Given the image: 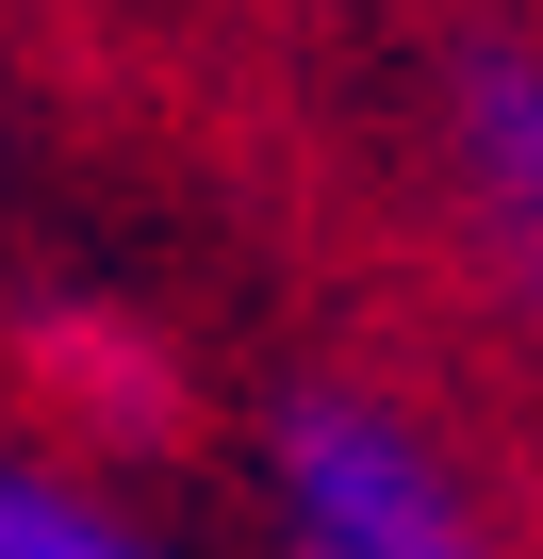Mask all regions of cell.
I'll return each mask as SVG.
<instances>
[{"mask_svg":"<svg viewBox=\"0 0 543 559\" xmlns=\"http://www.w3.org/2000/svg\"><path fill=\"white\" fill-rule=\"evenodd\" d=\"M263 510H281V559H494L461 461L363 379L263 395Z\"/></svg>","mask_w":543,"mask_h":559,"instance_id":"cell-1","label":"cell"},{"mask_svg":"<svg viewBox=\"0 0 543 559\" xmlns=\"http://www.w3.org/2000/svg\"><path fill=\"white\" fill-rule=\"evenodd\" d=\"M428 148H445V214H461V263L543 330V34L527 17H477L445 50V99H428Z\"/></svg>","mask_w":543,"mask_h":559,"instance_id":"cell-2","label":"cell"},{"mask_svg":"<svg viewBox=\"0 0 543 559\" xmlns=\"http://www.w3.org/2000/svg\"><path fill=\"white\" fill-rule=\"evenodd\" d=\"M0 362H17V412H34L67 461H165V444L198 428L181 346H165L149 313H116V297H34Z\"/></svg>","mask_w":543,"mask_h":559,"instance_id":"cell-3","label":"cell"},{"mask_svg":"<svg viewBox=\"0 0 543 559\" xmlns=\"http://www.w3.org/2000/svg\"><path fill=\"white\" fill-rule=\"evenodd\" d=\"M0 559H165V526H132L83 461L0 444Z\"/></svg>","mask_w":543,"mask_h":559,"instance_id":"cell-4","label":"cell"}]
</instances>
